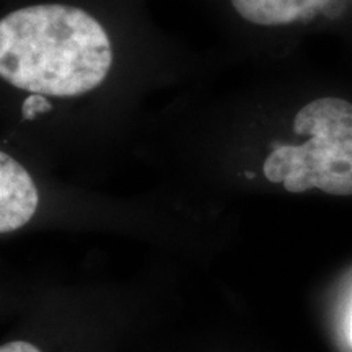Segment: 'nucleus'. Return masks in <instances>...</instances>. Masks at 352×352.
Here are the masks:
<instances>
[{
	"mask_svg": "<svg viewBox=\"0 0 352 352\" xmlns=\"http://www.w3.org/2000/svg\"><path fill=\"white\" fill-rule=\"evenodd\" d=\"M349 336H351V341H352V316H351V328H349Z\"/></svg>",
	"mask_w": 352,
	"mask_h": 352,
	"instance_id": "6",
	"label": "nucleus"
},
{
	"mask_svg": "<svg viewBox=\"0 0 352 352\" xmlns=\"http://www.w3.org/2000/svg\"><path fill=\"white\" fill-rule=\"evenodd\" d=\"M233 19L254 30L292 28L334 19L347 0H226Z\"/></svg>",
	"mask_w": 352,
	"mask_h": 352,
	"instance_id": "3",
	"label": "nucleus"
},
{
	"mask_svg": "<svg viewBox=\"0 0 352 352\" xmlns=\"http://www.w3.org/2000/svg\"><path fill=\"white\" fill-rule=\"evenodd\" d=\"M0 352H41L36 346L30 344L26 341H12L2 346Z\"/></svg>",
	"mask_w": 352,
	"mask_h": 352,
	"instance_id": "5",
	"label": "nucleus"
},
{
	"mask_svg": "<svg viewBox=\"0 0 352 352\" xmlns=\"http://www.w3.org/2000/svg\"><path fill=\"white\" fill-rule=\"evenodd\" d=\"M39 195L32 175L10 153H0V233L25 227L36 214Z\"/></svg>",
	"mask_w": 352,
	"mask_h": 352,
	"instance_id": "4",
	"label": "nucleus"
},
{
	"mask_svg": "<svg viewBox=\"0 0 352 352\" xmlns=\"http://www.w3.org/2000/svg\"><path fill=\"white\" fill-rule=\"evenodd\" d=\"M290 129L300 142H277L263 162V175L292 195L320 189L352 196V101L318 96L294 114Z\"/></svg>",
	"mask_w": 352,
	"mask_h": 352,
	"instance_id": "2",
	"label": "nucleus"
},
{
	"mask_svg": "<svg viewBox=\"0 0 352 352\" xmlns=\"http://www.w3.org/2000/svg\"><path fill=\"white\" fill-rule=\"evenodd\" d=\"M120 52L111 26L77 2L25 3L0 20V80L23 103L25 120L108 90Z\"/></svg>",
	"mask_w": 352,
	"mask_h": 352,
	"instance_id": "1",
	"label": "nucleus"
}]
</instances>
